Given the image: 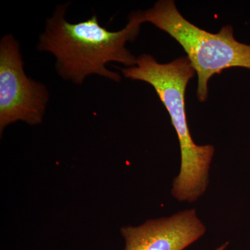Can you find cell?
<instances>
[{"mask_svg":"<svg viewBox=\"0 0 250 250\" xmlns=\"http://www.w3.org/2000/svg\"><path fill=\"white\" fill-rule=\"evenodd\" d=\"M69 5H59L47 19L38 50L53 54L59 75L76 84H82L92 75L121 82V75L108 70L106 65L113 62L127 67L136 65L137 58L126 48V43L139 36L143 23L141 12L131 15L124 29L111 31L100 25L97 15L83 22H67L65 16Z\"/></svg>","mask_w":250,"mask_h":250,"instance_id":"6da1fadb","label":"cell"},{"mask_svg":"<svg viewBox=\"0 0 250 250\" xmlns=\"http://www.w3.org/2000/svg\"><path fill=\"white\" fill-rule=\"evenodd\" d=\"M121 70L126 78L152 85L168 111L181 150L180 170L174 179L171 194L179 202L196 201L209 184L215 147L211 145L195 144L188 125L186 89L196 73L191 62L187 57H182L168 63H159L152 56L143 54L138 57L135 66Z\"/></svg>","mask_w":250,"mask_h":250,"instance_id":"7a4b0ae2","label":"cell"},{"mask_svg":"<svg viewBox=\"0 0 250 250\" xmlns=\"http://www.w3.org/2000/svg\"><path fill=\"white\" fill-rule=\"evenodd\" d=\"M143 22L152 23L167 33L187 52L198 77L197 95L200 102L208 98V81L225 69H250V45L234 39L233 27L224 26L218 34H211L188 21L172 0H160L141 12Z\"/></svg>","mask_w":250,"mask_h":250,"instance_id":"3957f363","label":"cell"},{"mask_svg":"<svg viewBox=\"0 0 250 250\" xmlns=\"http://www.w3.org/2000/svg\"><path fill=\"white\" fill-rule=\"evenodd\" d=\"M206 231L195 208L121 229L125 250H184L202 238Z\"/></svg>","mask_w":250,"mask_h":250,"instance_id":"5b68a950","label":"cell"},{"mask_svg":"<svg viewBox=\"0 0 250 250\" xmlns=\"http://www.w3.org/2000/svg\"><path fill=\"white\" fill-rule=\"evenodd\" d=\"M229 246V243L228 242H226V243H223V245H221L220 247H218L217 249H215V250H225L227 249V248H228V246Z\"/></svg>","mask_w":250,"mask_h":250,"instance_id":"8992f818","label":"cell"},{"mask_svg":"<svg viewBox=\"0 0 250 250\" xmlns=\"http://www.w3.org/2000/svg\"><path fill=\"white\" fill-rule=\"evenodd\" d=\"M19 42L11 34L0 41V132L17 121L40 125L49 102L45 85L24 71Z\"/></svg>","mask_w":250,"mask_h":250,"instance_id":"277c9868","label":"cell"}]
</instances>
